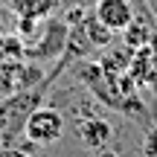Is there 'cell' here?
Here are the masks:
<instances>
[{
  "label": "cell",
  "instance_id": "obj_1",
  "mask_svg": "<svg viewBox=\"0 0 157 157\" xmlns=\"http://www.w3.org/2000/svg\"><path fill=\"white\" fill-rule=\"evenodd\" d=\"M50 82H52V76L47 78L44 84H38L35 90H17L9 99L0 102V143H3V146H9V143L15 140L17 131H23L26 117L38 108V102L44 99V90H47Z\"/></svg>",
  "mask_w": 157,
  "mask_h": 157
},
{
  "label": "cell",
  "instance_id": "obj_2",
  "mask_svg": "<svg viewBox=\"0 0 157 157\" xmlns=\"http://www.w3.org/2000/svg\"><path fill=\"white\" fill-rule=\"evenodd\" d=\"M23 134L35 146H52L64 134V117L56 108H35L23 122Z\"/></svg>",
  "mask_w": 157,
  "mask_h": 157
},
{
  "label": "cell",
  "instance_id": "obj_3",
  "mask_svg": "<svg viewBox=\"0 0 157 157\" xmlns=\"http://www.w3.org/2000/svg\"><path fill=\"white\" fill-rule=\"evenodd\" d=\"M93 17L108 29V32H125L134 23V6L131 0H96Z\"/></svg>",
  "mask_w": 157,
  "mask_h": 157
},
{
  "label": "cell",
  "instance_id": "obj_4",
  "mask_svg": "<svg viewBox=\"0 0 157 157\" xmlns=\"http://www.w3.org/2000/svg\"><path fill=\"white\" fill-rule=\"evenodd\" d=\"M78 134H82L87 148H105V143L111 140L113 131H111V125L105 119H87V122L78 125Z\"/></svg>",
  "mask_w": 157,
  "mask_h": 157
},
{
  "label": "cell",
  "instance_id": "obj_5",
  "mask_svg": "<svg viewBox=\"0 0 157 157\" xmlns=\"http://www.w3.org/2000/svg\"><path fill=\"white\" fill-rule=\"evenodd\" d=\"M12 9L17 12V17L41 21V17H50L58 9V0H12Z\"/></svg>",
  "mask_w": 157,
  "mask_h": 157
},
{
  "label": "cell",
  "instance_id": "obj_6",
  "mask_svg": "<svg viewBox=\"0 0 157 157\" xmlns=\"http://www.w3.org/2000/svg\"><path fill=\"white\" fill-rule=\"evenodd\" d=\"M23 56H26V47L17 35H9V32L0 35V61H21Z\"/></svg>",
  "mask_w": 157,
  "mask_h": 157
},
{
  "label": "cell",
  "instance_id": "obj_7",
  "mask_svg": "<svg viewBox=\"0 0 157 157\" xmlns=\"http://www.w3.org/2000/svg\"><path fill=\"white\" fill-rule=\"evenodd\" d=\"M143 154L146 157H157V128H151L146 134V143H143Z\"/></svg>",
  "mask_w": 157,
  "mask_h": 157
},
{
  "label": "cell",
  "instance_id": "obj_8",
  "mask_svg": "<svg viewBox=\"0 0 157 157\" xmlns=\"http://www.w3.org/2000/svg\"><path fill=\"white\" fill-rule=\"evenodd\" d=\"M3 32H6V15L0 12V35H3Z\"/></svg>",
  "mask_w": 157,
  "mask_h": 157
},
{
  "label": "cell",
  "instance_id": "obj_9",
  "mask_svg": "<svg viewBox=\"0 0 157 157\" xmlns=\"http://www.w3.org/2000/svg\"><path fill=\"white\" fill-rule=\"evenodd\" d=\"M0 157H12V148H6V151H0Z\"/></svg>",
  "mask_w": 157,
  "mask_h": 157
},
{
  "label": "cell",
  "instance_id": "obj_10",
  "mask_svg": "<svg viewBox=\"0 0 157 157\" xmlns=\"http://www.w3.org/2000/svg\"><path fill=\"white\" fill-rule=\"evenodd\" d=\"M99 157H117V154H113V151H102Z\"/></svg>",
  "mask_w": 157,
  "mask_h": 157
},
{
  "label": "cell",
  "instance_id": "obj_11",
  "mask_svg": "<svg viewBox=\"0 0 157 157\" xmlns=\"http://www.w3.org/2000/svg\"><path fill=\"white\" fill-rule=\"evenodd\" d=\"M12 157H26V154H21V151H12Z\"/></svg>",
  "mask_w": 157,
  "mask_h": 157
},
{
  "label": "cell",
  "instance_id": "obj_12",
  "mask_svg": "<svg viewBox=\"0 0 157 157\" xmlns=\"http://www.w3.org/2000/svg\"><path fill=\"white\" fill-rule=\"evenodd\" d=\"M0 3H12V0H0Z\"/></svg>",
  "mask_w": 157,
  "mask_h": 157
}]
</instances>
